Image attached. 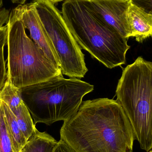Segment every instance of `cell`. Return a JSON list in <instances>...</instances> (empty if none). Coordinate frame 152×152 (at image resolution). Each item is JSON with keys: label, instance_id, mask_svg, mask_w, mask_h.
Masks as SVG:
<instances>
[{"label": "cell", "instance_id": "cell-1", "mask_svg": "<svg viewBox=\"0 0 152 152\" xmlns=\"http://www.w3.org/2000/svg\"><path fill=\"white\" fill-rule=\"evenodd\" d=\"M63 121L60 139L76 152H133L134 134L117 100L82 102L77 111Z\"/></svg>", "mask_w": 152, "mask_h": 152}, {"label": "cell", "instance_id": "cell-2", "mask_svg": "<svg viewBox=\"0 0 152 152\" xmlns=\"http://www.w3.org/2000/svg\"><path fill=\"white\" fill-rule=\"evenodd\" d=\"M61 13L81 50L110 69L126 64L128 39L92 12L84 0H65Z\"/></svg>", "mask_w": 152, "mask_h": 152}, {"label": "cell", "instance_id": "cell-3", "mask_svg": "<svg viewBox=\"0 0 152 152\" xmlns=\"http://www.w3.org/2000/svg\"><path fill=\"white\" fill-rule=\"evenodd\" d=\"M94 88L93 85L79 79H66L62 75L20 88L19 92L34 124L50 126L74 115L84 96Z\"/></svg>", "mask_w": 152, "mask_h": 152}, {"label": "cell", "instance_id": "cell-4", "mask_svg": "<svg viewBox=\"0 0 152 152\" xmlns=\"http://www.w3.org/2000/svg\"><path fill=\"white\" fill-rule=\"evenodd\" d=\"M118 102L128 118L141 149L152 148V63L140 56L122 72L116 89Z\"/></svg>", "mask_w": 152, "mask_h": 152}, {"label": "cell", "instance_id": "cell-5", "mask_svg": "<svg viewBox=\"0 0 152 152\" xmlns=\"http://www.w3.org/2000/svg\"><path fill=\"white\" fill-rule=\"evenodd\" d=\"M7 27V80L20 88L63 75L26 34L22 22L10 14Z\"/></svg>", "mask_w": 152, "mask_h": 152}, {"label": "cell", "instance_id": "cell-6", "mask_svg": "<svg viewBox=\"0 0 152 152\" xmlns=\"http://www.w3.org/2000/svg\"><path fill=\"white\" fill-rule=\"evenodd\" d=\"M37 14L53 47L62 75L84 78L88 71L84 55L69 30L61 12L45 0H34Z\"/></svg>", "mask_w": 152, "mask_h": 152}, {"label": "cell", "instance_id": "cell-7", "mask_svg": "<svg viewBox=\"0 0 152 152\" xmlns=\"http://www.w3.org/2000/svg\"><path fill=\"white\" fill-rule=\"evenodd\" d=\"M92 12L128 39L131 31L128 20L130 0H84Z\"/></svg>", "mask_w": 152, "mask_h": 152}, {"label": "cell", "instance_id": "cell-8", "mask_svg": "<svg viewBox=\"0 0 152 152\" xmlns=\"http://www.w3.org/2000/svg\"><path fill=\"white\" fill-rule=\"evenodd\" d=\"M11 13L22 22L25 28L29 31L30 37L34 42L43 50L54 65L60 68L54 49L37 14L34 3L32 2L30 3L19 4Z\"/></svg>", "mask_w": 152, "mask_h": 152}, {"label": "cell", "instance_id": "cell-9", "mask_svg": "<svg viewBox=\"0 0 152 152\" xmlns=\"http://www.w3.org/2000/svg\"><path fill=\"white\" fill-rule=\"evenodd\" d=\"M0 101L5 103L14 116L27 140L37 128L27 108L21 99L19 89L13 86L6 80L0 91Z\"/></svg>", "mask_w": 152, "mask_h": 152}, {"label": "cell", "instance_id": "cell-10", "mask_svg": "<svg viewBox=\"0 0 152 152\" xmlns=\"http://www.w3.org/2000/svg\"><path fill=\"white\" fill-rule=\"evenodd\" d=\"M128 20L131 31L130 37H135L138 42L152 36V14H149L130 2Z\"/></svg>", "mask_w": 152, "mask_h": 152}, {"label": "cell", "instance_id": "cell-11", "mask_svg": "<svg viewBox=\"0 0 152 152\" xmlns=\"http://www.w3.org/2000/svg\"><path fill=\"white\" fill-rule=\"evenodd\" d=\"M57 143L51 135L37 129L28 139L20 152H53Z\"/></svg>", "mask_w": 152, "mask_h": 152}, {"label": "cell", "instance_id": "cell-12", "mask_svg": "<svg viewBox=\"0 0 152 152\" xmlns=\"http://www.w3.org/2000/svg\"><path fill=\"white\" fill-rule=\"evenodd\" d=\"M0 102L2 106L4 120L9 136L15 151L17 152H20L27 140L21 131L15 116L8 105L2 101Z\"/></svg>", "mask_w": 152, "mask_h": 152}, {"label": "cell", "instance_id": "cell-13", "mask_svg": "<svg viewBox=\"0 0 152 152\" xmlns=\"http://www.w3.org/2000/svg\"><path fill=\"white\" fill-rule=\"evenodd\" d=\"M0 152H17L14 149L6 127L3 110L0 102Z\"/></svg>", "mask_w": 152, "mask_h": 152}, {"label": "cell", "instance_id": "cell-14", "mask_svg": "<svg viewBox=\"0 0 152 152\" xmlns=\"http://www.w3.org/2000/svg\"><path fill=\"white\" fill-rule=\"evenodd\" d=\"M7 26H3L0 28V91L4 86L7 80L5 61L4 60V50L7 42Z\"/></svg>", "mask_w": 152, "mask_h": 152}, {"label": "cell", "instance_id": "cell-15", "mask_svg": "<svg viewBox=\"0 0 152 152\" xmlns=\"http://www.w3.org/2000/svg\"><path fill=\"white\" fill-rule=\"evenodd\" d=\"M130 2L147 13L152 14V0H130Z\"/></svg>", "mask_w": 152, "mask_h": 152}, {"label": "cell", "instance_id": "cell-16", "mask_svg": "<svg viewBox=\"0 0 152 152\" xmlns=\"http://www.w3.org/2000/svg\"><path fill=\"white\" fill-rule=\"evenodd\" d=\"M10 16V11L4 6L3 0H0V28L8 22Z\"/></svg>", "mask_w": 152, "mask_h": 152}, {"label": "cell", "instance_id": "cell-17", "mask_svg": "<svg viewBox=\"0 0 152 152\" xmlns=\"http://www.w3.org/2000/svg\"><path fill=\"white\" fill-rule=\"evenodd\" d=\"M53 152H76L62 139L58 142L57 145L55 146Z\"/></svg>", "mask_w": 152, "mask_h": 152}, {"label": "cell", "instance_id": "cell-18", "mask_svg": "<svg viewBox=\"0 0 152 152\" xmlns=\"http://www.w3.org/2000/svg\"><path fill=\"white\" fill-rule=\"evenodd\" d=\"M27 0H11L12 3L18 4H25Z\"/></svg>", "mask_w": 152, "mask_h": 152}, {"label": "cell", "instance_id": "cell-19", "mask_svg": "<svg viewBox=\"0 0 152 152\" xmlns=\"http://www.w3.org/2000/svg\"><path fill=\"white\" fill-rule=\"evenodd\" d=\"M45 1H48L54 4L56 3L62 1H64V0H45Z\"/></svg>", "mask_w": 152, "mask_h": 152}, {"label": "cell", "instance_id": "cell-20", "mask_svg": "<svg viewBox=\"0 0 152 152\" xmlns=\"http://www.w3.org/2000/svg\"><path fill=\"white\" fill-rule=\"evenodd\" d=\"M149 152H152L151 150V151H150Z\"/></svg>", "mask_w": 152, "mask_h": 152}]
</instances>
